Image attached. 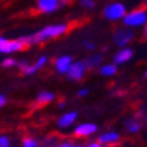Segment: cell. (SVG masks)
<instances>
[{
    "label": "cell",
    "instance_id": "cell-28",
    "mask_svg": "<svg viewBox=\"0 0 147 147\" xmlns=\"http://www.w3.org/2000/svg\"><path fill=\"white\" fill-rule=\"evenodd\" d=\"M142 35H143V38H146L147 39V23L142 27Z\"/></svg>",
    "mask_w": 147,
    "mask_h": 147
},
{
    "label": "cell",
    "instance_id": "cell-11",
    "mask_svg": "<svg viewBox=\"0 0 147 147\" xmlns=\"http://www.w3.org/2000/svg\"><path fill=\"white\" fill-rule=\"evenodd\" d=\"M97 140L104 146H115L121 140V135L115 129H108L97 135Z\"/></svg>",
    "mask_w": 147,
    "mask_h": 147
},
{
    "label": "cell",
    "instance_id": "cell-4",
    "mask_svg": "<svg viewBox=\"0 0 147 147\" xmlns=\"http://www.w3.org/2000/svg\"><path fill=\"white\" fill-rule=\"evenodd\" d=\"M134 39H135V30H131V28L124 26L116 28L113 35H112V43L117 49L129 46V43H132Z\"/></svg>",
    "mask_w": 147,
    "mask_h": 147
},
{
    "label": "cell",
    "instance_id": "cell-19",
    "mask_svg": "<svg viewBox=\"0 0 147 147\" xmlns=\"http://www.w3.org/2000/svg\"><path fill=\"white\" fill-rule=\"evenodd\" d=\"M47 63H49V57H47L46 54H40L39 57L35 59L34 65L36 66V69H38V70H42V69H43Z\"/></svg>",
    "mask_w": 147,
    "mask_h": 147
},
{
    "label": "cell",
    "instance_id": "cell-30",
    "mask_svg": "<svg viewBox=\"0 0 147 147\" xmlns=\"http://www.w3.org/2000/svg\"><path fill=\"white\" fill-rule=\"evenodd\" d=\"M70 1H71V0H62V4H63V5H66V4H69Z\"/></svg>",
    "mask_w": 147,
    "mask_h": 147
},
{
    "label": "cell",
    "instance_id": "cell-16",
    "mask_svg": "<svg viewBox=\"0 0 147 147\" xmlns=\"http://www.w3.org/2000/svg\"><path fill=\"white\" fill-rule=\"evenodd\" d=\"M57 97V94L53 90H40L39 93L35 96V101L39 105H47L50 102H53Z\"/></svg>",
    "mask_w": 147,
    "mask_h": 147
},
{
    "label": "cell",
    "instance_id": "cell-5",
    "mask_svg": "<svg viewBox=\"0 0 147 147\" xmlns=\"http://www.w3.org/2000/svg\"><path fill=\"white\" fill-rule=\"evenodd\" d=\"M88 70L89 69L85 63V59H74V62L71 63L70 69H69L65 77L71 82H80L85 78Z\"/></svg>",
    "mask_w": 147,
    "mask_h": 147
},
{
    "label": "cell",
    "instance_id": "cell-8",
    "mask_svg": "<svg viewBox=\"0 0 147 147\" xmlns=\"http://www.w3.org/2000/svg\"><path fill=\"white\" fill-rule=\"evenodd\" d=\"M61 7H63L62 0H36L35 1L36 12L43 13V15L55 13Z\"/></svg>",
    "mask_w": 147,
    "mask_h": 147
},
{
    "label": "cell",
    "instance_id": "cell-32",
    "mask_svg": "<svg viewBox=\"0 0 147 147\" xmlns=\"http://www.w3.org/2000/svg\"><path fill=\"white\" fill-rule=\"evenodd\" d=\"M144 78H147V69H146V71H144Z\"/></svg>",
    "mask_w": 147,
    "mask_h": 147
},
{
    "label": "cell",
    "instance_id": "cell-7",
    "mask_svg": "<svg viewBox=\"0 0 147 147\" xmlns=\"http://www.w3.org/2000/svg\"><path fill=\"white\" fill-rule=\"evenodd\" d=\"M24 43L19 39H9L7 36L0 35V54L9 55V54H15L24 50Z\"/></svg>",
    "mask_w": 147,
    "mask_h": 147
},
{
    "label": "cell",
    "instance_id": "cell-17",
    "mask_svg": "<svg viewBox=\"0 0 147 147\" xmlns=\"http://www.w3.org/2000/svg\"><path fill=\"white\" fill-rule=\"evenodd\" d=\"M18 67H19V70L22 71L23 76H28V77L34 76L36 71H39L34 63H30V62H27V61H19Z\"/></svg>",
    "mask_w": 147,
    "mask_h": 147
},
{
    "label": "cell",
    "instance_id": "cell-10",
    "mask_svg": "<svg viewBox=\"0 0 147 147\" xmlns=\"http://www.w3.org/2000/svg\"><path fill=\"white\" fill-rule=\"evenodd\" d=\"M77 120H78V112L77 111H66V112H63L62 115L58 116L55 124H57L58 128L67 129V128L74 127Z\"/></svg>",
    "mask_w": 147,
    "mask_h": 147
},
{
    "label": "cell",
    "instance_id": "cell-9",
    "mask_svg": "<svg viewBox=\"0 0 147 147\" xmlns=\"http://www.w3.org/2000/svg\"><path fill=\"white\" fill-rule=\"evenodd\" d=\"M73 62H74V58L71 57L70 54H59L58 57L54 58L53 67L58 74L66 76V73L69 71V69H70Z\"/></svg>",
    "mask_w": 147,
    "mask_h": 147
},
{
    "label": "cell",
    "instance_id": "cell-29",
    "mask_svg": "<svg viewBox=\"0 0 147 147\" xmlns=\"http://www.w3.org/2000/svg\"><path fill=\"white\" fill-rule=\"evenodd\" d=\"M65 107H66V102H65V101H59V102H58V108H59V109H63Z\"/></svg>",
    "mask_w": 147,
    "mask_h": 147
},
{
    "label": "cell",
    "instance_id": "cell-24",
    "mask_svg": "<svg viewBox=\"0 0 147 147\" xmlns=\"http://www.w3.org/2000/svg\"><path fill=\"white\" fill-rule=\"evenodd\" d=\"M0 147H12V140L8 135H0Z\"/></svg>",
    "mask_w": 147,
    "mask_h": 147
},
{
    "label": "cell",
    "instance_id": "cell-14",
    "mask_svg": "<svg viewBox=\"0 0 147 147\" xmlns=\"http://www.w3.org/2000/svg\"><path fill=\"white\" fill-rule=\"evenodd\" d=\"M98 74L101 77H105V78H109V77H113L117 74L119 71V66L113 62H104L101 66L97 69Z\"/></svg>",
    "mask_w": 147,
    "mask_h": 147
},
{
    "label": "cell",
    "instance_id": "cell-12",
    "mask_svg": "<svg viewBox=\"0 0 147 147\" xmlns=\"http://www.w3.org/2000/svg\"><path fill=\"white\" fill-rule=\"evenodd\" d=\"M134 50L131 49L129 46L127 47H121V49H117L115 54H113V57H112V62L116 63L117 66H120V65H124V63L129 62L132 58H134Z\"/></svg>",
    "mask_w": 147,
    "mask_h": 147
},
{
    "label": "cell",
    "instance_id": "cell-15",
    "mask_svg": "<svg viewBox=\"0 0 147 147\" xmlns=\"http://www.w3.org/2000/svg\"><path fill=\"white\" fill-rule=\"evenodd\" d=\"M124 128L125 131L131 135H135L140 132L142 129V121L139 120L138 117H127L124 120Z\"/></svg>",
    "mask_w": 147,
    "mask_h": 147
},
{
    "label": "cell",
    "instance_id": "cell-1",
    "mask_svg": "<svg viewBox=\"0 0 147 147\" xmlns=\"http://www.w3.org/2000/svg\"><path fill=\"white\" fill-rule=\"evenodd\" d=\"M70 30L69 23L66 22H58V23H51L47 26H43L42 28H39L38 31L28 34V35H23L19 39L22 40L24 46H38L42 45L47 40L57 39L59 36H63L65 34H67Z\"/></svg>",
    "mask_w": 147,
    "mask_h": 147
},
{
    "label": "cell",
    "instance_id": "cell-26",
    "mask_svg": "<svg viewBox=\"0 0 147 147\" xmlns=\"http://www.w3.org/2000/svg\"><path fill=\"white\" fill-rule=\"evenodd\" d=\"M89 94V89L88 88H80L78 89V92H77V96L80 98H84V97H86Z\"/></svg>",
    "mask_w": 147,
    "mask_h": 147
},
{
    "label": "cell",
    "instance_id": "cell-27",
    "mask_svg": "<svg viewBox=\"0 0 147 147\" xmlns=\"http://www.w3.org/2000/svg\"><path fill=\"white\" fill-rule=\"evenodd\" d=\"M8 102V98H7V96L3 93H0V108H3Z\"/></svg>",
    "mask_w": 147,
    "mask_h": 147
},
{
    "label": "cell",
    "instance_id": "cell-6",
    "mask_svg": "<svg viewBox=\"0 0 147 147\" xmlns=\"http://www.w3.org/2000/svg\"><path fill=\"white\" fill-rule=\"evenodd\" d=\"M98 132V125L93 121H82L73 127V136L78 139H88Z\"/></svg>",
    "mask_w": 147,
    "mask_h": 147
},
{
    "label": "cell",
    "instance_id": "cell-23",
    "mask_svg": "<svg viewBox=\"0 0 147 147\" xmlns=\"http://www.w3.org/2000/svg\"><path fill=\"white\" fill-rule=\"evenodd\" d=\"M78 4H80L81 8L90 11L96 7V0H78Z\"/></svg>",
    "mask_w": 147,
    "mask_h": 147
},
{
    "label": "cell",
    "instance_id": "cell-3",
    "mask_svg": "<svg viewBox=\"0 0 147 147\" xmlns=\"http://www.w3.org/2000/svg\"><path fill=\"white\" fill-rule=\"evenodd\" d=\"M121 23L124 27H128L131 30L142 28L147 23V9L143 8V7H136L134 9H129L128 12L125 13Z\"/></svg>",
    "mask_w": 147,
    "mask_h": 147
},
{
    "label": "cell",
    "instance_id": "cell-33",
    "mask_svg": "<svg viewBox=\"0 0 147 147\" xmlns=\"http://www.w3.org/2000/svg\"><path fill=\"white\" fill-rule=\"evenodd\" d=\"M140 1H142V3H147V0H140Z\"/></svg>",
    "mask_w": 147,
    "mask_h": 147
},
{
    "label": "cell",
    "instance_id": "cell-20",
    "mask_svg": "<svg viewBox=\"0 0 147 147\" xmlns=\"http://www.w3.org/2000/svg\"><path fill=\"white\" fill-rule=\"evenodd\" d=\"M55 147H85V144L84 143H78V142H74V140H70V139H66V140L58 142Z\"/></svg>",
    "mask_w": 147,
    "mask_h": 147
},
{
    "label": "cell",
    "instance_id": "cell-18",
    "mask_svg": "<svg viewBox=\"0 0 147 147\" xmlns=\"http://www.w3.org/2000/svg\"><path fill=\"white\" fill-rule=\"evenodd\" d=\"M22 147H42V143L35 136H24L22 139Z\"/></svg>",
    "mask_w": 147,
    "mask_h": 147
},
{
    "label": "cell",
    "instance_id": "cell-25",
    "mask_svg": "<svg viewBox=\"0 0 147 147\" xmlns=\"http://www.w3.org/2000/svg\"><path fill=\"white\" fill-rule=\"evenodd\" d=\"M85 147H105V146H104V144H101L97 139H92V140H89V142L85 144Z\"/></svg>",
    "mask_w": 147,
    "mask_h": 147
},
{
    "label": "cell",
    "instance_id": "cell-22",
    "mask_svg": "<svg viewBox=\"0 0 147 147\" xmlns=\"http://www.w3.org/2000/svg\"><path fill=\"white\" fill-rule=\"evenodd\" d=\"M18 62L19 61H16L13 57H9V55H7V57L1 61V66L3 67H7V69H9V67H15L18 66Z\"/></svg>",
    "mask_w": 147,
    "mask_h": 147
},
{
    "label": "cell",
    "instance_id": "cell-31",
    "mask_svg": "<svg viewBox=\"0 0 147 147\" xmlns=\"http://www.w3.org/2000/svg\"><path fill=\"white\" fill-rule=\"evenodd\" d=\"M143 120H144V123H147V111L144 112V115H143Z\"/></svg>",
    "mask_w": 147,
    "mask_h": 147
},
{
    "label": "cell",
    "instance_id": "cell-13",
    "mask_svg": "<svg viewBox=\"0 0 147 147\" xmlns=\"http://www.w3.org/2000/svg\"><path fill=\"white\" fill-rule=\"evenodd\" d=\"M85 63H86L89 70L98 69L104 63V55H102L101 51H93V53H90L88 57L85 58Z\"/></svg>",
    "mask_w": 147,
    "mask_h": 147
},
{
    "label": "cell",
    "instance_id": "cell-21",
    "mask_svg": "<svg viewBox=\"0 0 147 147\" xmlns=\"http://www.w3.org/2000/svg\"><path fill=\"white\" fill-rule=\"evenodd\" d=\"M82 47H84V50H86V51L93 53V51H96V49H97V43L92 39H85V40H82Z\"/></svg>",
    "mask_w": 147,
    "mask_h": 147
},
{
    "label": "cell",
    "instance_id": "cell-2",
    "mask_svg": "<svg viewBox=\"0 0 147 147\" xmlns=\"http://www.w3.org/2000/svg\"><path fill=\"white\" fill-rule=\"evenodd\" d=\"M128 12L127 9V5L123 3V1H109L108 4L104 5V8L101 11L102 18L108 20L111 23H117V22H123L125 13Z\"/></svg>",
    "mask_w": 147,
    "mask_h": 147
}]
</instances>
